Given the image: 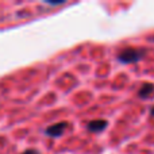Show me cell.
Listing matches in <instances>:
<instances>
[{
    "label": "cell",
    "instance_id": "6da1fadb",
    "mask_svg": "<svg viewBox=\"0 0 154 154\" xmlns=\"http://www.w3.org/2000/svg\"><path fill=\"white\" fill-rule=\"evenodd\" d=\"M146 50L145 49H137V48H126L119 51L118 54V61L120 64H137V62L142 61L146 56Z\"/></svg>",
    "mask_w": 154,
    "mask_h": 154
},
{
    "label": "cell",
    "instance_id": "7a4b0ae2",
    "mask_svg": "<svg viewBox=\"0 0 154 154\" xmlns=\"http://www.w3.org/2000/svg\"><path fill=\"white\" fill-rule=\"evenodd\" d=\"M68 128V123L66 122H58L56 125H51L49 127H46L45 134L48 137H51V138H60L61 135H64V133Z\"/></svg>",
    "mask_w": 154,
    "mask_h": 154
},
{
    "label": "cell",
    "instance_id": "3957f363",
    "mask_svg": "<svg viewBox=\"0 0 154 154\" xmlns=\"http://www.w3.org/2000/svg\"><path fill=\"white\" fill-rule=\"evenodd\" d=\"M107 126H108V122H107L106 119H95V120L88 123L87 128H88V131H91V133H101Z\"/></svg>",
    "mask_w": 154,
    "mask_h": 154
},
{
    "label": "cell",
    "instance_id": "277c9868",
    "mask_svg": "<svg viewBox=\"0 0 154 154\" xmlns=\"http://www.w3.org/2000/svg\"><path fill=\"white\" fill-rule=\"evenodd\" d=\"M154 96V84L153 82H145L141 85L138 91L139 99H152Z\"/></svg>",
    "mask_w": 154,
    "mask_h": 154
},
{
    "label": "cell",
    "instance_id": "5b68a950",
    "mask_svg": "<svg viewBox=\"0 0 154 154\" xmlns=\"http://www.w3.org/2000/svg\"><path fill=\"white\" fill-rule=\"evenodd\" d=\"M22 154H39L37 152V150H34V149H29V150H26V152H23Z\"/></svg>",
    "mask_w": 154,
    "mask_h": 154
},
{
    "label": "cell",
    "instance_id": "8992f818",
    "mask_svg": "<svg viewBox=\"0 0 154 154\" xmlns=\"http://www.w3.org/2000/svg\"><path fill=\"white\" fill-rule=\"evenodd\" d=\"M48 4H50V5H58V4H62L64 2H46Z\"/></svg>",
    "mask_w": 154,
    "mask_h": 154
},
{
    "label": "cell",
    "instance_id": "52a82bcc",
    "mask_svg": "<svg viewBox=\"0 0 154 154\" xmlns=\"http://www.w3.org/2000/svg\"><path fill=\"white\" fill-rule=\"evenodd\" d=\"M150 115H152V116H154V106L152 107V108H150Z\"/></svg>",
    "mask_w": 154,
    "mask_h": 154
}]
</instances>
